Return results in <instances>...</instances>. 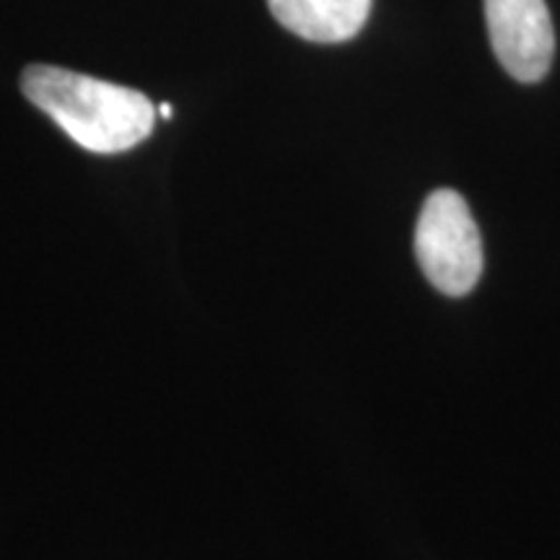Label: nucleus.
<instances>
[{
	"instance_id": "obj_4",
	"label": "nucleus",
	"mask_w": 560,
	"mask_h": 560,
	"mask_svg": "<svg viewBox=\"0 0 560 560\" xmlns=\"http://www.w3.org/2000/svg\"><path fill=\"white\" fill-rule=\"evenodd\" d=\"M374 0H268L280 26L310 42H348L366 24Z\"/></svg>"
},
{
	"instance_id": "obj_5",
	"label": "nucleus",
	"mask_w": 560,
	"mask_h": 560,
	"mask_svg": "<svg viewBox=\"0 0 560 560\" xmlns=\"http://www.w3.org/2000/svg\"><path fill=\"white\" fill-rule=\"evenodd\" d=\"M159 115H161V117H166V120H170V117L174 115V109L170 107V104H161V107H159Z\"/></svg>"
},
{
	"instance_id": "obj_3",
	"label": "nucleus",
	"mask_w": 560,
	"mask_h": 560,
	"mask_svg": "<svg viewBox=\"0 0 560 560\" xmlns=\"http://www.w3.org/2000/svg\"><path fill=\"white\" fill-rule=\"evenodd\" d=\"M490 45L503 68L522 83L548 75L556 32L545 0H486Z\"/></svg>"
},
{
	"instance_id": "obj_2",
	"label": "nucleus",
	"mask_w": 560,
	"mask_h": 560,
	"mask_svg": "<svg viewBox=\"0 0 560 560\" xmlns=\"http://www.w3.org/2000/svg\"><path fill=\"white\" fill-rule=\"evenodd\" d=\"M416 257L446 296H465L482 272V242L470 206L454 190L429 195L416 229Z\"/></svg>"
},
{
	"instance_id": "obj_1",
	"label": "nucleus",
	"mask_w": 560,
	"mask_h": 560,
	"mask_svg": "<svg viewBox=\"0 0 560 560\" xmlns=\"http://www.w3.org/2000/svg\"><path fill=\"white\" fill-rule=\"evenodd\" d=\"M21 91L91 153L136 149L156 125V107L145 94L58 66L34 62L21 73Z\"/></svg>"
}]
</instances>
